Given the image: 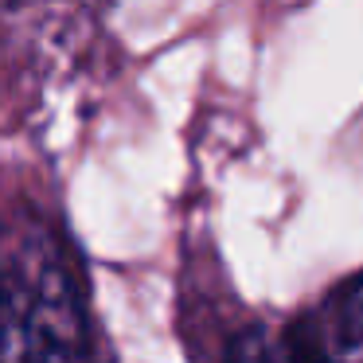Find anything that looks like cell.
Segmentation results:
<instances>
[{
	"label": "cell",
	"mask_w": 363,
	"mask_h": 363,
	"mask_svg": "<svg viewBox=\"0 0 363 363\" xmlns=\"http://www.w3.org/2000/svg\"><path fill=\"white\" fill-rule=\"evenodd\" d=\"M86 285L74 250L43 215L0 219V363H90Z\"/></svg>",
	"instance_id": "6da1fadb"
},
{
	"label": "cell",
	"mask_w": 363,
	"mask_h": 363,
	"mask_svg": "<svg viewBox=\"0 0 363 363\" xmlns=\"http://www.w3.org/2000/svg\"><path fill=\"white\" fill-rule=\"evenodd\" d=\"M301 324L332 363H363V274L336 281Z\"/></svg>",
	"instance_id": "7a4b0ae2"
},
{
	"label": "cell",
	"mask_w": 363,
	"mask_h": 363,
	"mask_svg": "<svg viewBox=\"0 0 363 363\" xmlns=\"http://www.w3.org/2000/svg\"><path fill=\"white\" fill-rule=\"evenodd\" d=\"M227 363H332L320 352L308 328L297 320L289 324H250L227 347Z\"/></svg>",
	"instance_id": "3957f363"
}]
</instances>
